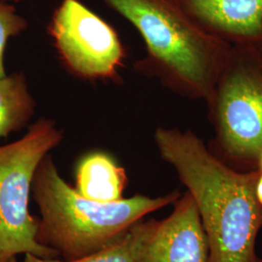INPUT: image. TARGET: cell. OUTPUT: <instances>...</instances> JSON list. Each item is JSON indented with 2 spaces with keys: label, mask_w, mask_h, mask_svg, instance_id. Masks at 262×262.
<instances>
[{
  "label": "cell",
  "mask_w": 262,
  "mask_h": 262,
  "mask_svg": "<svg viewBox=\"0 0 262 262\" xmlns=\"http://www.w3.org/2000/svg\"><path fill=\"white\" fill-rule=\"evenodd\" d=\"M59 61L85 81L122 82L126 50L117 30L80 0H61L48 25Z\"/></svg>",
  "instance_id": "cell-6"
},
{
  "label": "cell",
  "mask_w": 262,
  "mask_h": 262,
  "mask_svg": "<svg viewBox=\"0 0 262 262\" xmlns=\"http://www.w3.org/2000/svg\"><path fill=\"white\" fill-rule=\"evenodd\" d=\"M256 192H257V196L259 201L262 204V171L259 170V177L257 180V186H256Z\"/></svg>",
  "instance_id": "cell-13"
},
{
  "label": "cell",
  "mask_w": 262,
  "mask_h": 262,
  "mask_svg": "<svg viewBox=\"0 0 262 262\" xmlns=\"http://www.w3.org/2000/svg\"><path fill=\"white\" fill-rule=\"evenodd\" d=\"M63 137L54 120L41 118L19 140L0 146V262L28 253L58 258L36 239L38 216L29 211V198L40 162Z\"/></svg>",
  "instance_id": "cell-5"
},
{
  "label": "cell",
  "mask_w": 262,
  "mask_h": 262,
  "mask_svg": "<svg viewBox=\"0 0 262 262\" xmlns=\"http://www.w3.org/2000/svg\"><path fill=\"white\" fill-rule=\"evenodd\" d=\"M161 159L176 171L196 204L210 248V262H260L256 240L262 204L259 169L240 170L219 158L190 129L158 127Z\"/></svg>",
  "instance_id": "cell-1"
},
{
  "label": "cell",
  "mask_w": 262,
  "mask_h": 262,
  "mask_svg": "<svg viewBox=\"0 0 262 262\" xmlns=\"http://www.w3.org/2000/svg\"><path fill=\"white\" fill-rule=\"evenodd\" d=\"M4 1H8V2H12V3H16V2H20L24 0H4Z\"/></svg>",
  "instance_id": "cell-16"
},
{
  "label": "cell",
  "mask_w": 262,
  "mask_h": 262,
  "mask_svg": "<svg viewBox=\"0 0 262 262\" xmlns=\"http://www.w3.org/2000/svg\"><path fill=\"white\" fill-rule=\"evenodd\" d=\"M28 28V20L17 13L15 6L0 0V78L6 75L4 56L10 38L18 36Z\"/></svg>",
  "instance_id": "cell-12"
},
{
  "label": "cell",
  "mask_w": 262,
  "mask_h": 262,
  "mask_svg": "<svg viewBox=\"0 0 262 262\" xmlns=\"http://www.w3.org/2000/svg\"><path fill=\"white\" fill-rule=\"evenodd\" d=\"M31 194L40 215L36 239L62 260H75L122 239L147 215L174 204L177 190L161 196L135 194L111 203L81 195L61 177L51 154L40 162Z\"/></svg>",
  "instance_id": "cell-3"
},
{
  "label": "cell",
  "mask_w": 262,
  "mask_h": 262,
  "mask_svg": "<svg viewBox=\"0 0 262 262\" xmlns=\"http://www.w3.org/2000/svg\"><path fill=\"white\" fill-rule=\"evenodd\" d=\"M138 30L146 56L135 71L190 99L212 100L232 45L202 28L175 0H102Z\"/></svg>",
  "instance_id": "cell-2"
},
{
  "label": "cell",
  "mask_w": 262,
  "mask_h": 262,
  "mask_svg": "<svg viewBox=\"0 0 262 262\" xmlns=\"http://www.w3.org/2000/svg\"><path fill=\"white\" fill-rule=\"evenodd\" d=\"M202 28L231 45L262 41V0H175Z\"/></svg>",
  "instance_id": "cell-8"
},
{
  "label": "cell",
  "mask_w": 262,
  "mask_h": 262,
  "mask_svg": "<svg viewBox=\"0 0 262 262\" xmlns=\"http://www.w3.org/2000/svg\"><path fill=\"white\" fill-rule=\"evenodd\" d=\"M208 107L215 129L210 149L237 169L257 168L262 156V41L232 45Z\"/></svg>",
  "instance_id": "cell-4"
},
{
  "label": "cell",
  "mask_w": 262,
  "mask_h": 262,
  "mask_svg": "<svg viewBox=\"0 0 262 262\" xmlns=\"http://www.w3.org/2000/svg\"><path fill=\"white\" fill-rule=\"evenodd\" d=\"M7 262H19L18 261V258L17 257H12L11 259H9Z\"/></svg>",
  "instance_id": "cell-15"
},
{
  "label": "cell",
  "mask_w": 262,
  "mask_h": 262,
  "mask_svg": "<svg viewBox=\"0 0 262 262\" xmlns=\"http://www.w3.org/2000/svg\"><path fill=\"white\" fill-rule=\"evenodd\" d=\"M36 110V101L24 72L0 78V140L27 127Z\"/></svg>",
  "instance_id": "cell-10"
},
{
  "label": "cell",
  "mask_w": 262,
  "mask_h": 262,
  "mask_svg": "<svg viewBox=\"0 0 262 262\" xmlns=\"http://www.w3.org/2000/svg\"><path fill=\"white\" fill-rule=\"evenodd\" d=\"M260 262H262V257L260 258Z\"/></svg>",
  "instance_id": "cell-17"
},
{
  "label": "cell",
  "mask_w": 262,
  "mask_h": 262,
  "mask_svg": "<svg viewBox=\"0 0 262 262\" xmlns=\"http://www.w3.org/2000/svg\"><path fill=\"white\" fill-rule=\"evenodd\" d=\"M134 262H210V248L196 204L186 191L163 220L135 225Z\"/></svg>",
  "instance_id": "cell-7"
},
{
  "label": "cell",
  "mask_w": 262,
  "mask_h": 262,
  "mask_svg": "<svg viewBox=\"0 0 262 262\" xmlns=\"http://www.w3.org/2000/svg\"><path fill=\"white\" fill-rule=\"evenodd\" d=\"M257 168L259 169V170H261L262 171V156L260 159H259V162H258V166H257Z\"/></svg>",
  "instance_id": "cell-14"
},
{
  "label": "cell",
  "mask_w": 262,
  "mask_h": 262,
  "mask_svg": "<svg viewBox=\"0 0 262 262\" xmlns=\"http://www.w3.org/2000/svg\"><path fill=\"white\" fill-rule=\"evenodd\" d=\"M136 249L135 225L119 241L111 244L96 253L75 260H62L58 258H41L33 254H25L21 262H134Z\"/></svg>",
  "instance_id": "cell-11"
},
{
  "label": "cell",
  "mask_w": 262,
  "mask_h": 262,
  "mask_svg": "<svg viewBox=\"0 0 262 262\" xmlns=\"http://www.w3.org/2000/svg\"><path fill=\"white\" fill-rule=\"evenodd\" d=\"M127 184L125 169L108 152H89L76 165L74 187L85 198L102 203L120 201Z\"/></svg>",
  "instance_id": "cell-9"
}]
</instances>
